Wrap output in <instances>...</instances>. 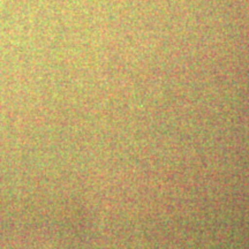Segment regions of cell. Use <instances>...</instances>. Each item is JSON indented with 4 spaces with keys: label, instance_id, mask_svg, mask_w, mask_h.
Here are the masks:
<instances>
[{
    "label": "cell",
    "instance_id": "cell-1",
    "mask_svg": "<svg viewBox=\"0 0 249 249\" xmlns=\"http://www.w3.org/2000/svg\"><path fill=\"white\" fill-rule=\"evenodd\" d=\"M0 1H1V0H0Z\"/></svg>",
    "mask_w": 249,
    "mask_h": 249
}]
</instances>
